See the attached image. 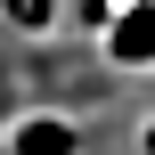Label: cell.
<instances>
[{"label": "cell", "instance_id": "cell-1", "mask_svg": "<svg viewBox=\"0 0 155 155\" xmlns=\"http://www.w3.org/2000/svg\"><path fill=\"white\" fill-rule=\"evenodd\" d=\"M114 57H123V65H155V0H139V8L114 25Z\"/></svg>", "mask_w": 155, "mask_h": 155}, {"label": "cell", "instance_id": "cell-2", "mask_svg": "<svg viewBox=\"0 0 155 155\" xmlns=\"http://www.w3.org/2000/svg\"><path fill=\"white\" fill-rule=\"evenodd\" d=\"M74 147H82V131L74 123H49V114L16 131V155H74Z\"/></svg>", "mask_w": 155, "mask_h": 155}, {"label": "cell", "instance_id": "cell-3", "mask_svg": "<svg viewBox=\"0 0 155 155\" xmlns=\"http://www.w3.org/2000/svg\"><path fill=\"white\" fill-rule=\"evenodd\" d=\"M147 155H155V131H147Z\"/></svg>", "mask_w": 155, "mask_h": 155}]
</instances>
